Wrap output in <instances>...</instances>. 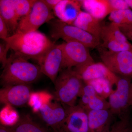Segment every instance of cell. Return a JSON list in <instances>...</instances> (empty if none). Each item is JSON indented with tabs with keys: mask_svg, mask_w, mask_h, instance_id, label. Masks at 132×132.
Returning a JSON list of instances; mask_svg holds the SVG:
<instances>
[{
	"mask_svg": "<svg viewBox=\"0 0 132 132\" xmlns=\"http://www.w3.org/2000/svg\"><path fill=\"white\" fill-rule=\"evenodd\" d=\"M84 82L72 68L62 69L54 83L55 100L64 105H75Z\"/></svg>",
	"mask_w": 132,
	"mask_h": 132,
	"instance_id": "3957f363",
	"label": "cell"
},
{
	"mask_svg": "<svg viewBox=\"0 0 132 132\" xmlns=\"http://www.w3.org/2000/svg\"><path fill=\"white\" fill-rule=\"evenodd\" d=\"M85 83L91 85L97 94L105 99L109 98L114 90L112 88L113 85L109 81L105 79H98L90 81Z\"/></svg>",
	"mask_w": 132,
	"mask_h": 132,
	"instance_id": "603a6c76",
	"label": "cell"
},
{
	"mask_svg": "<svg viewBox=\"0 0 132 132\" xmlns=\"http://www.w3.org/2000/svg\"><path fill=\"white\" fill-rule=\"evenodd\" d=\"M109 109L108 101L97 94L90 99L85 109L86 111H91L107 110Z\"/></svg>",
	"mask_w": 132,
	"mask_h": 132,
	"instance_id": "4316f807",
	"label": "cell"
},
{
	"mask_svg": "<svg viewBox=\"0 0 132 132\" xmlns=\"http://www.w3.org/2000/svg\"><path fill=\"white\" fill-rule=\"evenodd\" d=\"M73 25L81 29L101 40L102 26L100 20L87 12L81 11Z\"/></svg>",
	"mask_w": 132,
	"mask_h": 132,
	"instance_id": "2e32d148",
	"label": "cell"
},
{
	"mask_svg": "<svg viewBox=\"0 0 132 132\" xmlns=\"http://www.w3.org/2000/svg\"><path fill=\"white\" fill-rule=\"evenodd\" d=\"M87 111L88 132H111V125L113 114L110 109Z\"/></svg>",
	"mask_w": 132,
	"mask_h": 132,
	"instance_id": "9a60e30c",
	"label": "cell"
},
{
	"mask_svg": "<svg viewBox=\"0 0 132 132\" xmlns=\"http://www.w3.org/2000/svg\"><path fill=\"white\" fill-rule=\"evenodd\" d=\"M54 132H68V131L67 130H66V128H65L64 125L60 129L57 131Z\"/></svg>",
	"mask_w": 132,
	"mask_h": 132,
	"instance_id": "8d00e7d4",
	"label": "cell"
},
{
	"mask_svg": "<svg viewBox=\"0 0 132 132\" xmlns=\"http://www.w3.org/2000/svg\"><path fill=\"white\" fill-rule=\"evenodd\" d=\"M12 127L14 132H48L28 115L20 119L18 123Z\"/></svg>",
	"mask_w": 132,
	"mask_h": 132,
	"instance_id": "ffe728a7",
	"label": "cell"
},
{
	"mask_svg": "<svg viewBox=\"0 0 132 132\" xmlns=\"http://www.w3.org/2000/svg\"><path fill=\"white\" fill-rule=\"evenodd\" d=\"M129 105L130 106L132 107V82L130 86L129 96Z\"/></svg>",
	"mask_w": 132,
	"mask_h": 132,
	"instance_id": "d590c367",
	"label": "cell"
},
{
	"mask_svg": "<svg viewBox=\"0 0 132 132\" xmlns=\"http://www.w3.org/2000/svg\"><path fill=\"white\" fill-rule=\"evenodd\" d=\"M4 40L14 53L38 62L54 44L45 34L38 31L15 33Z\"/></svg>",
	"mask_w": 132,
	"mask_h": 132,
	"instance_id": "6da1fadb",
	"label": "cell"
},
{
	"mask_svg": "<svg viewBox=\"0 0 132 132\" xmlns=\"http://www.w3.org/2000/svg\"><path fill=\"white\" fill-rule=\"evenodd\" d=\"M101 38H107L115 40L123 43L129 42L127 38L123 34L119 28V25L114 22L102 26Z\"/></svg>",
	"mask_w": 132,
	"mask_h": 132,
	"instance_id": "44dd1931",
	"label": "cell"
},
{
	"mask_svg": "<svg viewBox=\"0 0 132 132\" xmlns=\"http://www.w3.org/2000/svg\"><path fill=\"white\" fill-rule=\"evenodd\" d=\"M67 116L64 126L68 132H88L87 111L78 105L73 106L64 105Z\"/></svg>",
	"mask_w": 132,
	"mask_h": 132,
	"instance_id": "7c38bea8",
	"label": "cell"
},
{
	"mask_svg": "<svg viewBox=\"0 0 132 132\" xmlns=\"http://www.w3.org/2000/svg\"><path fill=\"white\" fill-rule=\"evenodd\" d=\"M102 62L118 76L132 77V51L112 52L101 50Z\"/></svg>",
	"mask_w": 132,
	"mask_h": 132,
	"instance_id": "ba28073f",
	"label": "cell"
},
{
	"mask_svg": "<svg viewBox=\"0 0 132 132\" xmlns=\"http://www.w3.org/2000/svg\"><path fill=\"white\" fill-rule=\"evenodd\" d=\"M81 7L86 12L99 20L112 13L109 0H82Z\"/></svg>",
	"mask_w": 132,
	"mask_h": 132,
	"instance_id": "e0dca14e",
	"label": "cell"
},
{
	"mask_svg": "<svg viewBox=\"0 0 132 132\" xmlns=\"http://www.w3.org/2000/svg\"><path fill=\"white\" fill-rule=\"evenodd\" d=\"M72 69L85 83L94 80L104 79L109 81L113 85H116L119 79V76L111 72L102 62H94Z\"/></svg>",
	"mask_w": 132,
	"mask_h": 132,
	"instance_id": "30bf717a",
	"label": "cell"
},
{
	"mask_svg": "<svg viewBox=\"0 0 132 132\" xmlns=\"http://www.w3.org/2000/svg\"><path fill=\"white\" fill-rule=\"evenodd\" d=\"M97 94L91 85L84 83L81 90L79 97V104L85 109L90 99Z\"/></svg>",
	"mask_w": 132,
	"mask_h": 132,
	"instance_id": "83f0119b",
	"label": "cell"
},
{
	"mask_svg": "<svg viewBox=\"0 0 132 132\" xmlns=\"http://www.w3.org/2000/svg\"><path fill=\"white\" fill-rule=\"evenodd\" d=\"M61 45L63 54L61 70L81 67L95 62L89 48L83 44L76 42H65Z\"/></svg>",
	"mask_w": 132,
	"mask_h": 132,
	"instance_id": "52a82bcc",
	"label": "cell"
},
{
	"mask_svg": "<svg viewBox=\"0 0 132 132\" xmlns=\"http://www.w3.org/2000/svg\"><path fill=\"white\" fill-rule=\"evenodd\" d=\"M54 16L43 0H36L31 12L20 20L15 33L38 31L41 26L54 19Z\"/></svg>",
	"mask_w": 132,
	"mask_h": 132,
	"instance_id": "8992f818",
	"label": "cell"
},
{
	"mask_svg": "<svg viewBox=\"0 0 132 132\" xmlns=\"http://www.w3.org/2000/svg\"><path fill=\"white\" fill-rule=\"evenodd\" d=\"M38 113L54 132L64 126L67 116L65 107L57 101L43 105Z\"/></svg>",
	"mask_w": 132,
	"mask_h": 132,
	"instance_id": "8fae6325",
	"label": "cell"
},
{
	"mask_svg": "<svg viewBox=\"0 0 132 132\" xmlns=\"http://www.w3.org/2000/svg\"><path fill=\"white\" fill-rule=\"evenodd\" d=\"M128 132H132V128H130Z\"/></svg>",
	"mask_w": 132,
	"mask_h": 132,
	"instance_id": "f35d334b",
	"label": "cell"
},
{
	"mask_svg": "<svg viewBox=\"0 0 132 132\" xmlns=\"http://www.w3.org/2000/svg\"><path fill=\"white\" fill-rule=\"evenodd\" d=\"M81 7L80 1L61 0L53 10L54 13L59 20L67 24L73 25L82 11Z\"/></svg>",
	"mask_w": 132,
	"mask_h": 132,
	"instance_id": "5bb4252c",
	"label": "cell"
},
{
	"mask_svg": "<svg viewBox=\"0 0 132 132\" xmlns=\"http://www.w3.org/2000/svg\"><path fill=\"white\" fill-rule=\"evenodd\" d=\"M126 1L130 8L132 9V0H126Z\"/></svg>",
	"mask_w": 132,
	"mask_h": 132,
	"instance_id": "74e56055",
	"label": "cell"
},
{
	"mask_svg": "<svg viewBox=\"0 0 132 132\" xmlns=\"http://www.w3.org/2000/svg\"><path fill=\"white\" fill-rule=\"evenodd\" d=\"M101 40L102 41V46L109 51L112 52L132 51V45L129 42L123 43L107 38H101Z\"/></svg>",
	"mask_w": 132,
	"mask_h": 132,
	"instance_id": "d4e9b609",
	"label": "cell"
},
{
	"mask_svg": "<svg viewBox=\"0 0 132 132\" xmlns=\"http://www.w3.org/2000/svg\"><path fill=\"white\" fill-rule=\"evenodd\" d=\"M112 12L130 9L126 0H109Z\"/></svg>",
	"mask_w": 132,
	"mask_h": 132,
	"instance_id": "4dcf8cb0",
	"label": "cell"
},
{
	"mask_svg": "<svg viewBox=\"0 0 132 132\" xmlns=\"http://www.w3.org/2000/svg\"><path fill=\"white\" fill-rule=\"evenodd\" d=\"M132 77L119 76L116 88L109 97L111 112L120 120L129 119V96Z\"/></svg>",
	"mask_w": 132,
	"mask_h": 132,
	"instance_id": "5b68a950",
	"label": "cell"
},
{
	"mask_svg": "<svg viewBox=\"0 0 132 132\" xmlns=\"http://www.w3.org/2000/svg\"><path fill=\"white\" fill-rule=\"evenodd\" d=\"M0 132H14V131L12 127H8L1 125L0 126Z\"/></svg>",
	"mask_w": 132,
	"mask_h": 132,
	"instance_id": "e575fe53",
	"label": "cell"
},
{
	"mask_svg": "<svg viewBox=\"0 0 132 132\" xmlns=\"http://www.w3.org/2000/svg\"><path fill=\"white\" fill-rule=\"evenodd\" d=\"M10 49L9 45L5 42L4 43L0 44V62L4 68L6 65L8 61L7 55L9 50Z\"/></svg>",
	"mask_w": 132,
	"mask_h": 132,
	"instance_id": "f546056e",
	"label": "cell"
},
{
	"mask_svg": "<svg viewBox=\"0 0 132 132\" xmlns=\"http://www.w3.org/2000/svg\"><path fill=\"white\" fill-rule=\"evenodd\" d=\"M109 19L119 25H132V10L128 9L114 11L109 15Z\"/></svg>",
	"mask_w": 132,
	"mask_h": 132,
	"instance_id": "cb8c5ba5",
	"label": "cell"
},
{
	"mask_svg": "<svg viewBox=\"0 0 132 132\" xmlns=\"http://www.w3.org/2000/svg\"><path fill=\"white\" fill-rule=\"evenodd\" d=\"M6 22L2 17L0 16V38L3 40L9 37V32Z\"/></svg>",
	"mask_w": 132,
	"mask_h": 132,
	"instance_id": "1f68e13d",
	"label": "cell"
},
{
	"mask_svg": "<svg viewBox=\"0 0 132 132\" xmlns=\"http://www.w3.org/2000/svg\"><path fill=\"white\" fill-rule=\"evenodd\" d=\"M53 97L45 91L32 92L27 104L35 113H38L43 105L52 101Z\"/></svg>",
	"mask_w": 132,
	"mask_h": 132,
	"instance_id": "d6986e66",
	"label": "cell"
},
{
	"mask_svg": "<svg viewBox=\"0 0 132 132\" xmlns=\"http://www.w3.org/2000/svg\"><path fill=\"white\" fill-rule=\"evenodd\" d=\"M50 9L53 10L61 1V0H43Z\"/></svg>",
	"mask_w": 132,
	"mask_h": 132,
	"instance_id": "836d02e7",
	"label": "cell"
},
{
	"mask_svg": "<svg viewBox=\"0 0 132 132\" xmlns=\"http://www.w3.org/2000/svg\"><path fill=\"white\" fill-rule=\"evenodd\" d=\"M128 121L129 119L120 120L111 128V132H128L130 128Z\"/></svg>",
	"mask_w": 132,
	"mask_h": 132,
	"instance_id": "f1b7e54d",
	"label": "cell"
},
{
	"mask_svg": "<svg viewBox=\"0 0 132 132\" xmlns=\"http://www.w3.org/2000/svg\"><path fill=\"white\" fill-rule=\"evenodd\" d=\"M50 22V35L54 40L61 39L66 42L80 43L88 48H95L100 45V40L78 27L59 19H53Z\"/></svg>",
	"mask_w": 132,
	"mask_h": 132,
	"instance_id": "277c9868",
	"label": "cell"
},
{
	"mask_svg": "<svg viewBox=\"0 0 132 132\" xmlns=\"http://www.w3.org/2000/svg\"><path fill=\"white\" fill-rule=\"evenodd\" d=\"M63 54L61 44L53 46L38 61L42 73L54 84L61 70Z\"/></svg>",
	"mask_w": 132,
	"mask_h": 132,
	"instance_id": "9c48e42d",
	"label": "cell"
},
{
	"mask_svg": "<svg viewBox=\"0 0 132 132\" xmlns=\"http://www.w3.org/2000/svg\"><path fill=\"white\" fill-rule=\"evenodd\" d=\"M119 26L121 31L127 39L132 41V25H120Z\"/></svg>",
	"mask_w": 132,
	"mask_h": 132,
	"instance_id": "d6a6232c",
	"label": "cell"
},
{
	"mask_svg": "<svg viewBox=\"0 0 132 132\" xmlns=\"http://www.w3.org/2000/svg\"><path fill=\"white\" fill-rule=\"evenodd\" d=\"M0 16L5 21L9 31L15 34L20 19L16 14L12 0L0 1Z\"/></svg>",
	"mask_w": 132,
	"mask_h": 132,
	"instance_id": "ac0fdd59",
	"label": "cell"
},
{
	"mask_svg": "<svg viewBox=\"0 0 132 132\" xmlns=\"http://www.w3.org/2000/svg\"><path fill=\"white\" fill-rule=\"evenodd\" d=\"M1 76L3 87L16 85H29L38 80L42 73L39 65L14 53L9 57Z\"/></svg>",
	"mask_w": 132,
	"mask_h": 132,
	"instance_id": "7a4b0ae2",
	"label": "cell"
},
{
	"mask_svg": "<svg viewBox=\"0 0 132 132\" xmlns=\"http://www.w3.org/2000/svg\"><path fill=\"white\" fill-rule=\"evenodd\" d=\"M16 14L20 20L29 13L36 0H12Z\"/></svg>",
	"mask_w": 132,
	"mask_h": 132,
	"instance_id": "484cf974",
	"label": "cell"
},
{
	"mask_svg": "<svg viewBox=\"0 0 132 132\" xmlns=\"http://www.w3.org/2000/svg\"><path fill=\"white\" fill-rule=\"evenodd\" d=\"M20 120L19 113L12 106L6 105L1 110V125L6 127H13L18 123Z\"/></svg>",
	"mask_w": 132,
	"mask_h": 132,
	"instance_id": "7402d4cb",
	"label": "cell"
},
{
	"mask_svg": "<svg viewBox=\"0 0 132 132\" xmlns=\"http://www.w3.org/2000/svg\"><path fill=\"white\" fill-rule=\"evenodd\" d=\"M31 93V88L28 85L5 87L0 90V101L5 105L22 106L28 102Z\"/></svg>",
	"mask_w": 132,
	"mask_h": 132,
	"instance_id": "4fadbf2b",
	"label": "cell"
}]
</instances>
